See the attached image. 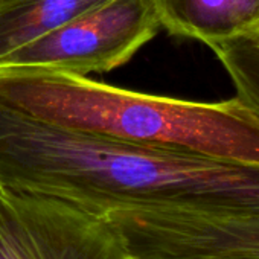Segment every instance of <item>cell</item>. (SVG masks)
<instances>
[{
  "instance_id": "6da1fadb",
  "label": "cell",
  "mask_w": 259,
  "mask_h": 259,
  "mask_svg": "<svg viewBox=\"0 0 259 259\" xmlns=\"http://www.w3.org/2000/svg\"><path fill=\"white\" fill-rule=\"evenodd\" d=\"M0 183L95 218L165 207L259 212V166L93 136L2 104Z\"/></svg>"
},
{
  "instance_id": "7a4b0ae2",
  "label": "cell",
  "mask_w": 259,
  "mask_h": 259,
  "mask_svg": "<svg viewBox=\"0 0 259 259\" xmlns=\"http://www.w3.org/2000/svg\"><path fill=\"white\" fill-rule=\"evenodd\" d=\"M0 104L107 139L259 166V113L241 98L197 102L40 66H0Z\"/></svg>"
},
{
  "instance_id": "3957f363",
  "label": "cell",
  "mask_w": 259,
  "mask_h": 259,
  "mask_svg": "<svg viewBox=\"0 0 259 259\" xmlns=\"http://www.w3.org/2000/svg\"><path fill=\"white\" fill-rule=\"evenodd\" d=\"M160 29L154 0H102L19 48L0 66H40L84 76L107 73L126 64Z\"/></svg>"
},
{
  "instance_id": "277c9868",
  "label": "cell",
  "mask_w": 259,
  "mask_h": 259,
  "mask_svg": "<svg viewBox=\"0 0 259 259\" xmlns=\"http://www.w3.org/2000/svg\"><path fill=\"white\" fill-rule=\"evenodd\" d=\"M98 220L128 259H259V212L165 207Z\"/></svg>"
},
{
  "instance_id": "5b68a950",
  "label": "cell",
  "mask_w": 259,
  "mask_h": 259,
  "mask_svg": "<svg viewBox=\"0 0 259 259\" xmlns=\"http://www.w3.org/2000/svg\"><path fill=\"white\" fill-rule=\"evenodd\" d=\"M0 259L128 257L101 220L0 183Z\"/></svg>"
},
{
  "instance_id": "8992f818",
  "label": "cell",
  "mask_w": 259,
  "mask_h": 259,
  "mask_svg": "<svg viewBox=\"0 0 259 259\" xmlns=\"http://www.w3.org/2000/svg\"><path fill=\"white\" fill-rule=\"evenodd\" d=\"M154 5L162 29L209 48L259 31V0H154Z\"/></svg>"
},
{
  "instance_id": "52a82bcc",
  "label": "cell",
  "mask_w": 259,
  "mask_h": 259,
  "mask_svg": "<svg viewBox=\"0 0 259 259\" xmlns=\"http://www.w3.org/2000/svg\"><path fill=\"white\" fill-rule=\"evenodd\" d=\"M102 0H0V61Z\"/></svg>"
},
{
  "instance_id": "ba28073f",
  "label": "cell",
  "mask_w": 259,
  "mask_h": 259,
  "mask_svg": "<svg viewBox=\"0 0 259 259\" xmlns=\"http://www.w3.org/2000/svg\"><path fill=\"white\" fill-rule=\"evenodd\" d=\"M210 49L230 76L236 96L259 113V32L220 41Z\"/></svg>"
},
{
  "instance_id": "9c48e42d",
  "label": "cell",
  "mask_w": 259,
  "mask_h": 259,
  "mask_svg": "<svg viewBox=\"0 0 259 259\" xmlns=\"http://www.w3.org/2000/svg\"><path fill=\"white\" fill-rule=\"evenodd\" d=\"M256 32H259V31H256Z\"/></svg>"
}]
</instances>
